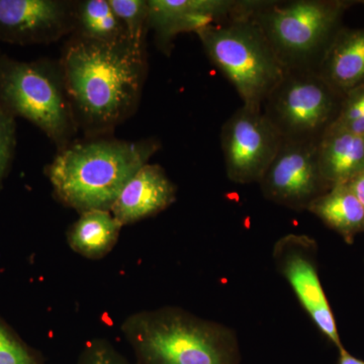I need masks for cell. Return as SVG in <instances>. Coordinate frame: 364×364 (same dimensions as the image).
Listing matches in <instances>:
<instances>
[{"label": "cell", "instance_id": "2", "mask_svg": "<svg viewBox=\"0 0 364 364\" xmlns=\"http://www.w3.org/2000/svg\"><path fill=\"white\" fill-rule=\"evenodd\" d=\"M157 141L97 140L62 148L47 176L57 198L78 213L111 210L132 176L159 149Z\"/></svg>", "mask_w": 364, "mask_h": 364}, {"label": "cell", "instance_id": "10", "mask_svg": "<svg viewBox=\"0 0 364 364\" xmlns=\"http://www.w3.org/2000/svg\"><path fill=\"white\" fill-rule=\"evenodd\" d=\"M318 142L282 141L258 184L270 202L301 212L332 186L321 172Z\"/></svg>", "mask_w": 364, "mask_h": 364}, {"label": "cell", "instance_id": "21", "mask_svg": "<svg viewBox=\"0 0 364 364\" xmlns=\"http://www.w3.org/2000/svg\"><path fill=\"white\" fill-rule=\"evenodd\" d=\"M14 117L0 105V186L13 161L16 143Z\"/></svg>", "mask_w": 364, "mask_h": 364}, {"label": "cell", "instance_id": "1", "mask_svg": "<svg viewBox=\"0 0 364 364\" xmlns=\"http://www.w3.org/2000/svg\"><path fill=\"white\" fill-rule=\"evenodd\" d=\"M60 69L76 126L105 133L136 109L147 72L145 46L77 37L67 46Z\"/></svg>", "mask_w": 364, "mask_h": 364}, {"label": "cell", "instance_id": "4", "mask_svg": "<svg viewBox=\"0 0 364 364\" xmlns=\"http://www.w3.org/2000/svg\"><path fill=\"white\" fill-rule=\"evenodd\" d=\"M254 1L245 0L231 18L196 35L212 63L233 85L243 105L262 109L286 69L251 16Z\"/></svg>", "mask_w": 364, "mask_h": 364}, {"label": "cell", "instance_id": "12", "mask_svg": "<svg viewBox=\"0 0 364 364\" xmlns=\"http://www.w3.org/2000/svg\"><path fill=\"white\" fill-rule=\"evenodd\" d=\"M245 0H149V28L158 47L169 53L177 35L195 32L234 16Z\"/></svg>", "mask_w": 364, "mask_h": 364}, {"label": "cell", "instance_id": "5", "mask_svg": "<svg viewBox=\"0 0 364 364\" xmlns=\"http://www.w3.org/2000/svg\"><path fill=\"white\" fill-rule=\"evenodd\" d=\"M355 4L348 0H255L251 16L286 71L317 72L343 26L344 14Z\"/></svg>", "mask_w": 364, "mask_h": 364}, {"label": "cell", "instance_id": "24", "mask_svg": "<svg viewBox=\"0 0 364 364\" xmlns=\"http://www.w3.org/2000/svg\"><path fill=\"white\" fill-rule=\"evenodd\" d=\"M345 184L350 188L352 193H354V196L358 198L359 202L364 207V171L354 176L351 181Z\"/></svg>", "mask_w": 364, "mask_h": 364}, {"label": "cell", "instance_id": "22", "mask_svg": "<svg viewBox=\"0 0 364 364\" xmlns=\"http://www.w3.org/2000/svg\"><path fill=\"white\" fill-rule=\"evenodd\" d=\"M78 364H129L107 340L88 342L80 354Z\"/></svg>", "mask_w": 364, "mask_h": 364}, {"label": "cell", "instance_id": "17", "mask_svg": "<svg viewBox=\"0 0 364 364\" xmlns=\"http://www.w3.org/2000/svg\"><path fill=\"white\" fill-rule=\"evenodd\" d=\"M306 210L336 232L345 243H353L356 236L364 233V207L346 184L332 186Z\"/></svg>", "mask_w": 364, "mask_h": 364}, {"label": "cell", "instance_id": "3", "mask_svg": "<svg viewBox=\"0 0 364 364\" xmlns=\"http://www.w3.org/2000/svg\"><path fill=\"white\" fill-rule=\"evenodd\" d=\"M121 330L139 364H238L233 329L178 306L132 314Z\"/></svg>", "mask_w": 364, "mask_h": 364}, {"label": "cell", "instance_id": "26", "mask_svg": "<svg viewBox=\"0 0 364 364\" xmlns=\"http://www.w3.org/2000/svg\"><path fill=\"white\" fill-rule=\"evenodd\" d=\"M338 364H364V360L352 355L344 347L339 350Z\"/></svg>", "mask_w": 364, "mask_h": 364}, {"label": "cell", "instance_id": "20", "mask_svg": "<svg viewBox=\"0 0 364 364\" xmlns=\"http://www.w3.org/2000/svg\"><path fill=\"white\" fill-rule=\"evenodd\" d=\"M0 364H45L0 317Z\"/></svg>", "mask_w": 364, "mask_h": 364}, {"label": "cell", "instance_id": "18", "mask_svg": "<svg viewBox=\"0 0 364 364\" xmlns=\"http://www.w3.org/2000/svg\"><path fill=\"white\" fill-rule=\"evenodd\" d=\"M78 37L100 43L128 39L126 28L112 11L109 0H85L75 6Z\"/></svg>", "mask_w": 364, "mask_h": 364}, {"label": "cell", "instance_id": "23", "mask_svg": "<svg viewBox=\"0 0 364 364\" xmlns=\"http://www.w3.org/2000/svg\"><path fill=\"white\" fill-rule=\"evenodd\" d=\"M360 117H364V83L344 95L335 123H344Z\"/></svg>", "mask_w": 364, "mask_h": 364}, {"label": "cell", "instance_id": "11", "mask_svg": "<svg viewBox=\"0 0 364 364\" xmlns=\"http://www.w3.org/2000/svg\"><path fill=\"white\" fill-rule=\"evenodd\" d=\"M75 28V6L58 0H0V41L44 44Z\"/></svg>", "mask_w": 364, "mask_h": 364}, {"label": "cell", "instance_id": "25", "mask_svg": "<svg viewBox=\"0 0 364 364\" xmlns=\"http://www.w3.org/2000/svg\"><path fill=\"white\" fill-rule=\"evenodd\" d=\"M332 126L343 129L345 131L351 132L353 134H358V135H364V117L344 122V123H335Z\"/></svg>", "mask_w": 364, "mask_h": 364}, {"label": "cell", "instance_id": "16", "mask_svg": "<svg viewBox=\"0 0 364 364\" xmlns=\"http://www.w3.org/2000/svg\"><path fill=\"white\" fill-rule=\"evenodd\" d=\"M122 228L111 210H86L69 228L67 242L71 250L79 255L88 259H102L116 246Z\"/></svg>", "mask_w": 364, "mask_h": 364}, {"label": "cell", "instance_id": "19", "mask_svg": "<svg viewBox=\"0 0 364 364\" xmlns=\"http://www.w3.org/2000/svg\"><path fill=\"white\" fill-rule=\"evenodd\" d=\"M112 11L126 28L128 39L145 46L149 28V4L147 0H109Z\"/></svg>", "mask_w": 364, "mask_h": 364}, {"label": "cell", "instance_id": "7", "mask_svg": "<svg viewBox=\"0 0 364 364\" xmlns=\"http://www.w3.org/2000/svg\"><path fill=\"white\" fill-rule=\"evenodd\" d=\"M342 100L318 72L287 70L262 112L284 141L320 142L336 122Z\"/></svg>", "mask_w": 364, "mask_h": 364}, {"label": "cell", "instance_id": "13", "mask_svg": "<svg viewBox=\"0 0 364 364\" xmlns=\"http://www.w3.org/2000/svg\"><path fill=\"white\" fill-rule=\"evenodd\" d=\"M176 193L162 167L146 164L127 182L111 212L122 226L134 224L166 210L176 202Z\"/></svg>", "mask_w": 364, "mask_h": 364}, {"label": "cell", "instance_id": "14", "mask_svg": "<svg viewBox=\"0 0 364 364\" xmlns=\"http://www.w3.org/2000/svg\"><path fill=\"white\" fill-rule=\"evenodd\" d=\"M318 74L332 90L344 95L364 83V28L342 26L328 47Z\"/></svg>", "mask_w": 364, "mask_h": 364}, {"label": "cell", "instance_id": "6", "mask_svg": "<svg viewBox=\"0 0 364 364\" xmlns=\"http://www.w3.org/2000/svg\"><path fill=\"white\" fill-rule=\"evenodd\" d=\"M0 105L37 126L60 148L69 145L75 132L61 69L49 62L1 57Z\"/></svg>", "mask_w": 364, "mask_h": 364}, {"label": "cell", "instance_id": "15", "mask_svg": "<svg viewBox=\"0 0 364 364\" xmlns=\"http://www.w3.org/2000/svg\"><path fill=\"white\" fill-rule=\"evenodd\" d=\"M321 172L331 186L364 171V135L330 127L318 145Z\"/></svg>", "mask_w": 364, "mask_h": 364}, {"label": "cell", "instance_id": "9", "mask_svg": "<svg viewBox=\"0 0 364 364\" xmlns=\"http://www.w3.org/2000/svg\"><path fill=\"white\" fill-rule=\"evenodd\" d=\"M282 141L262 109L242 105L223 124L221 131L228 178L238 184L258 183Z\"/></svg>", "mask_w": 364, "mask_h": 364}, {"label": "cell", "instance_id": "8", "mask_svg": "<svg viewBox=\"0 0 364 364\" xmlns=\"http://www.w3.org/2000/svg\"><path fill=\"white\" fill-rule=\"evenodd\" d=\"M272 257L277 272L289 282L318 331L338 351L344 348L336 318L318 277V244L315 239L306 235L287 234L274 244Z\"/></svg>", "mask_w": 364, "mask_h": 364}]
</instances>
